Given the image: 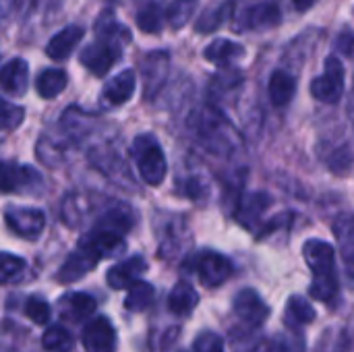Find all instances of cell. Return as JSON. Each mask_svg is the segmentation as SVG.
<instances>
[{
    "label": "cell",
    "instance_id": "cell-1",
    "mask_svg": "<svg viewBox=\"0 0 354 352\" xmlns=\"http://www.w3.org/2000/svg\"><path fill=\"white\" fill-rule=\"evenodd\" d=\"M303 255L313 272V284L309 288V295L322 303H334L340 293L334 247L326 241L311 239L303 245Z\"/></svg>",
    "mask_w": 354,
    "mask_h": 352
},
{
    "label": "cell",
    "instance_id": "cell-2",
    "mask_svg": "<svg viewBox=\"0 0 354 352\" xmlns=\"http://www.w3.org/2000/svg\"><path fill=\"white\" fill-rule=\"evenodd\" d=\"M193 129L203 145L212 149H230L236 145V133L224 114L212 106L197 110L193 116Z\"/></svg>",
    "mask_w": 354,
    "mask_h": 352
},
{
    "label": "cell",
    "instance_id": "cell-3",
    "mask_svg": "<svg viewBox=\"0 0 354 352\" xmlns=\"http://www.w3.org/2000/svg\"><path fill=\"white\" fill-rule=\"evenodd\" d=\"M131 156L139 168L141 178L149 187H158L164 183L166 172H168V164H166V156L162 151V145L158 143V139L153 135H139L133 141Z\"/></svg>",
    "mask_w": 354,
    "mask_h": 352
},
{
    "label": "cell",
    "instance_id": "cell-4",
    "mask_svg": "<svg viewBox=\"0 0 354 352\" xmlns=\"http://www.w3.org/2000/svg\"><path fill=\"white\" fill-rule=\"evenodd\" d=\"M44 189V176L33 168L12 160L0 162V193L37 195Z\"/></svg>",
    "mask_w": 354,
    "mask_h": 352
},
{
    "label": "cell",
    "instance_id": "cell-5",
    "mask_svg": "<svg viewBox=\"0 0 354 352\" xmlns=\"http://www.w3.org/2000/svg\"><path fill=\"white\" fill-rule=\"evenodd\" d=\"M311 93L324 104H338L344 93V66L340 58L328 56L324 75L315 77L311 83Z\"/></svg>",
    "mask_w": 354,
    "mask_h": 352
},
{
    "label": "cell",
    "instance_id": "cell-6",
    "mask_svg": "<svg viewBox=\"0 0 354 352\" xmlns=\"http://www.w3.org/2000/svg\"><path fill=\"white\" fill-rule=\"evenodd\" d=\"M193 270L197 272L199 280L203 286L207 288H216V286H222L224 282L230 280V276L234 274V268H232V261L220 253H214V251H203L195 257V263H193Z\"/></svg>",
    "mask_w": 354,
    "mask_h": 352
},
{
    "label": "cell",
    "instance_id": "cell-7",
    "mask_svg": "<svg viewBox=\"0 0 354 352\" xmlns=\"http://www.w3.org/2000/svg\"><path fill=\"white\" fill-rule=\"evenodd\" d=\"M4 222L8 226L10 232H15L17 237L23 239H37L46 226V214L41 210H33V207H8L4 212Z\"/></svg>",
    "mask_w": 354,
    "mask_h": 352
},
{
    "label": "cell",
    "instance_id": "cell-8",
    "mask_svg": "<svg viewBox=\"0 0 354 352\" xmlns=\"http://www.w3.org/2000/svg\"><path fill=\"white\" fill-rule=\"evenodd\" d=\"M234 313H236V319L255 330V328H261L268 317H270V307L266 305V301L251 288H245L241 290L236 297H234V305H232Z\"/></svg>",
    "mask_w": 354,
    "mask_h": 352
},
{
    "label": "cell",
    "instance_id": "cell-9",
    "mask_svg": "<svg viewBox=\"0 0 354 352\" xmlns=\"http://www.w3.org/2000/svg\"><path fill=\"white\" fill-rule=\"evenodd\" d=\"M170 73V56L164 50L149 52L141 62V77H143V93L145 100H151L162 85L166 83Z\"/></svg>",
    "mask_w": 354,
    "mask_h": 352
},
{
    "label": "cell",
    "instance_id": "cell-10",
    "mask_svg": "<svg viewBox=\"0 0 354 352\" xmlns=\"http://www.w3.org/2000/svg\"><path fill=\"white\" fill-rule=\"evenodd\" d=\"M282 23V12L280 6L272 0L259 2L249 6L241 17H239V31H268L274 29Z\"/></svg>",
    "mask_w": 354,
    "mask_h": 352
},
{
    "label": "cell",
    "instance_id": "cell-11",
    "mask_svg": "<svg viewBox=\"0 0 354 352\" xmlns=\"http://www.w3.org/2000/svg\"><path fill=\"white\" fill-rule=\"evenodd\" d=\"M122 56V52L102 39H95L93 44L85 46L79 54L81 64L93 73L95 77H106V73L116 64V60Z\"/></svg>",
    "mask_w": 354,
    "mask_h": 352
},
{
    "label": "cell",
    "instance_id": "cell-12",
    "mask_svg": "<svg viewBox=\"0 0 354 352\" xmlns=\"http://www.w3.org/2000/svg\"><path fill=\"white\" fill-rule=\"evenodd\" d=\"M85 352H114L116 351V330L106 315L89 319L83 330Z\"/></svg>",
    "mask_w": 354,
    "mask_h": 352
},
{
    "label": "cell",
    "instance_id": "cell-13",
    "mask_svg": "<svg viewBox=\"0 0 354 352\" xmlns=\"http://www.w3.org/2000/svg\"><path fill=\"white\" fill-rule=\"evenodd\" d=\"M102 259L87 247L79 241V247L66 257V261L62 263L60 272H58V282L62 284H71V282H77L81 280L85 274H89Z\"/></svg>",
    "mask_w": 354,
    "mask_h": 352
},
{
    "label": "cell",
    "instance_id": "cell-14",
    "mask_svg": "<svg viewBox=\"0 0 354 352\" xmlns=\"http://www.w3.org/2000/svg\"><path fill=\"white\" fill-rule=\"evenodd\" d=\"M93 31H95V39H102V41L110 44L114 48H118L120 52H124V48L131 41V31L114 17L112 10H104L95 19Z\"/></svg>",
    "mask_w": 354,
    "mask_h": 352
},
{
    "label": "cell",
    "instance_id": "cell-15",
    "mask_svg": "<svg viewBox=\"0 0 354 352\" xmlns=\"http://www.w3.org/2000/svg\"><path fill=\"white\" fill-rule=\"evenodd\" d=\"M97 309V303L93 297L85 295V293H68L64 297H60L58 301V313L64 322H73V324H81L85 319H89Z\"/></svg>",
    "mask_w": 354,
    "mask_h": 352
},
{
    "label": "cell",
    "instance_id": "cell-16",
    "mask_svg": "<svg viewBox=\"0 0 354 352\" xmlns=\"http://www.w3.org/2000/svg\"><path fill=\"white\" fill-rule=\"evenodd\" d=\"M147 272V261L141 255H133L120 263H116L114 268H110L106 280L114 290H129L141 274Z\"/></svg>",
    "mask_w": 354,
    "mask_h": 352
},
{
    "label": "cell",
    "instance_id": "cell-17",
    "mask_svg": "<svg viewBox=\"0 0 354 352\" xmlns=\"http://www.w3.org/2000/svg\"><path fill=\"white\" fill-rule=\"evenodd\" d=\"M135 89H137V77H135V71L127 68V71H120L116 77H112L104 89H102V100L108 104V106H122L127 104L133 95H135Z\"/></svg>",
    "mask_w": 354,
    "mask_h": 352
},
{
    "label": "cell",
    "instance_id": "cell-18",
    "mask_svg": "<svg viewBox=\"0 0 354 352\" xmlns=\"http://www.w3.org/2000/svg\"><path fill=\"white\" fill-rule=\"evenodd\" d=\"M29 83V64L23 58H12L0 68V89L8 95H23Z\"/></svg>",
    "mask_w": 354,
    "mask_h": 352
},
{
    "label": "cell",
    "instance_id": "cell-19",
    "mask_svg": "<svg viewBox=\"0 0 354 352\" xmlns=\"http://www.w3.org/2000/svg\"><path fill=\"white\" fill-rule=\"evenodd\" d=\"M272 205V197L268 193H247L239 199L236 207V220L245 228H255V224L261 220V216Z\"/></svg>",
    "mask_w": 354,
    "mask_h": 352
},
{
    "label": "cell",
    "instance_id": "cell-20",
    "mask_svg": "<svg viewBox=\"0 0 354 352\" xmlns=\"http://www.w3.org/2000/svg\"><path fill=\"white\" fill-rule=\"evenodd\" d=\"M85 35V29L79 27V25H68L64 27L62 31H58L46 46V54L52 58V60H66L73 50L77 48V44L83 39Z\"/></svg>",
    "mask_w": 354,
    "mask_h": 352
},
{
    "label": "cell",
    "instance_id": "cell-21",
    "mask_svg": "<svg viewBox=\"0 0 354 352\" xmlns=\"http://www.w3.org/2000/svg\"><path fill=\"white\" fill-rule=\"evenodd\" d=\"M135 19L143 33H160L168 21V4L164 0H145Z\"/></svg>",
    "mask_w": 354,
    "mask_h": 352
},
{
    "label": "cell",
    "instance_id": "cell-22",
    "mask_svg": "<svg viewBox=\"0 0 354 352\" xmlns=\"http://www.w3.org/2000/svg\"><path fill=\"white\" fill-rule=\"evenodd\" d=\"M268 93H270V100L274 106L282 108L286 104L292 102L295 93H297V79L288 73V71H274L272 77H270V83H268Z\"/></svg>",
    "mask_w": 354,
    "mask_h": 352
},
{
    "label": "cell",
    "instance_id": "cell-23",
    "mask_svg": "<svg viewBox=\"0 0 354 352\" xmlns=\"http://www.w3.org/2000/svg\"><path fill=\"white\" fill-rule=\"evenodd\" d=\"M203 56L209 62H214V64H218L222 68H228L234 60H239V58L245 56V48L241 44L232 41V39H214L203 50Z\"/></svg>",
    "mask_w": 354,
    "mask_h": 352
},
{
    "label": "cell",
    "instance_id": "cell-24",
    "mask_svg": "<svg viewBox=\"0 0 354 352\" xmlns=\"http://www.w3.org/2000/svg\"><path fill=\"white\" fill-rule=\"evenodd\" d=\"M234 6H236V0H224L220 4H216L214 8L205 10L195 23V31L197 33H212V31L220 29L224 23H228L232 19Z\"/></svg>",
    "mask_w": 354,
    "mask_h": 352
},
{
    "label": "cell",
    "instance_id": "cell-25",
    "mask_svg": "<svg viewBox=\"0 0 354 352\" xmlns=\"http://www.w3.org/2000/svg\"><path fill=\"white\" fill-rule=\"evenodd\" d=\"M68 85V77L62 68H44L35 79V91L44 100L60 95Z\"/></svg>",
    "mask_w": 354,
    "mask_h": 352
},
{
    "label": "cell",
    "instance_id": "cell-26",
    "mask_svg": "<svg viewBox=\"0 0 354 352\" xmlns=\"http://www.w3.org/2000/svg\"><path fill=\"white\" fill-rule=\"evenodd\" d=\"M197 305H199V295L189 282H178L168 297V309L178 317L193 313Z\"/></svg>",
    "mask_w": 354,
    "mask_h": 352
},
{
    "label": "cell",
    "instance_id": "cell-27",
    "mask_svg": "<svg viewBox=\"0 0 354 352\" xmlns=\"http://www.w3.org/2000/svg\"><path fill=\"white\" fill-rule=\"evenodd\" d=\"M315 319V309L313 305L303 299V297H292L286 303V311H284V324L290 330H301L303 326L311 324Z\"/></svg>",
    "mask_w": 354,
    "mask_h": 352
},
{
    "label": "cell",
    "instance_id": "cell-28",
    "mask_svg": "<svg viewBox=\"0 0 354 352\" xmlns=\"http://www.w3.org/2000/svg\"><path fill=\"white\" fill-rule=\"evenodd\" d=\"M334 232L338 239V251L342 253V259L346 263L348 276H353V253H354V224L353 218L346 214L342 218L336 220L334 224Z\"/></svg>",
    "mask_w": 354,
    "mask_h": 352
},
{
    "label": "cell",
    "instance_id": "cell-29",
    "mask_svg": "<svg viewBox=\"0 0 354 352\" xmlns=\"http://www.w3.org/2000/svg\"><path fill=\"white\" fill-rule=\"evenodd\" d=\"M153 299H156V288L149 282H145V280H137L129 288V293H127L124 307H127V311L141 313V311H145V309L151 307Z\"/></svg>",
    "mask_w": 354,
    "mask_h": 352
},
{
    "label": "cell",
    "instance_id": "cell-30",
    "mask_svg": "<svg viewBox=\"0 0 354 352\" xmlns=\"http://www.w3.org/2000/svg\"><path fill=\"white\" fill-rule=\"evenodd\" d=\"M41 346L50 352H71L75 346L73 334L62 326H52L41 336Z\"/></svg>",
    "mask_w": 354,
    "mask_h": 352
},
{
    "label": "cell",
    "instance_id": "cell-31",
    "mask_svg": "<svg viewBox=\"0 0 354 352\" xmlns=\"http://www.w3.org/2000/svg\"><path fill=\"white\" fill-rule=\"evenodd\" d=\"M241 81H243V75H241V71H236V68H222L220 73H216L214 75V79H212V85H209V91H212V95L216 98V95H222V93H226V91H230V89H234V87H239L241 85Z\"/></svg>",
    "mask_w": 354,
    "mask_h": 352
},
{
    "label": "cell",
    "instance_id": "cell-32",
    "mask_svg": "<svg viewBox=\"0 0 354 352\" xmlns=\"http://www.w3.org/2000/svg\"><path fill=\"white\" fill-rule=\"evenodd\" d=\"M25 272V261L10 253H0V284H10L19 280Z\"/></svg>",
    "mask_w": 354,
    "mask_h": 352
},
{
    "label": "cell",
    "instance_id": "cell-33",
    "mask_svg": "<svg viewBox=\"0 0 354 352\" xmlns=\"http://www.w3.org/2000/svg\"><path fill=\"white\" fill-rule=\"evenodd\" d=\"M25 118V110L17 104L6 102L0 98V131H12L17 129Z\"/></svg>",
    "mask_w": 354,
    "mask_h": 352
},
{
    "label": "cell",
    "instance_id": "cell-34",
    "mask_svg": "<svg viewBox=\"0 0 354 352\" xmlns=\"http://www.w3.org/2000/svg\"><path fill=\"white\" fill-rule=\"evenodd\" d=\"M50 313H52V309H50V305L44 299H39V297H29L27 299V303H25V315L35 326H44L50 319Z\"/></svg>",
    "mask_w": 354,
    "mask_h": 352
},
{
    "label": "cell",
    "instance_id": "cell-35",
    "mask_svg": "<svg viewBox=\"0 0 354 352\" xmlns=\"http://www.w3.org/2000/svg\"><path fill=\"white\" fill-rule=\"evenodd\" d=\"M195 352H224V340L216 332H201L195 342H193Z\"/></svg>",
    "mask_w": 354,
    "mask_h": 352
},
{
    "label": "cell",
    "instance_id": "cell-36",
    "mask_svg": "<svg viewBox=\"0 0 354 352\" xmlns=\"http://www.w3.org/2000/svg\"><path fill=\"white\" fill-rule=\"evenodd\" d=\"M191 10H193V2H183V0H178V2H174V4H170V6H168V21H170V25H172L174 29L183 27V25L189 21Z\"/></svg>",
    "mask_w": 354,
    "mask_h": 352
},
{
    "label": "cell",
    "instance_id": "cell-37",
    "mask_svg": "<svg viewBox=\"0 0 354 352\" xmlns=\"http://www.w3.org/2000/svg\"><path fill=\"white\" fill-rule=\"evenodd\" d=\"M178 338H180V328H170L164 334H158L153 338V352L174 351L176 344H178Z\"/></svg>",
    "mask_w": 354,
    "mask_h": 352
},
{
    "label": "cell",
    "instance_id": "cell-38",
    "mask_svg": "<svg viewBox=\"0 0 354 352\" xmlns=\"http://www.w3.org/2000/svg\"><path fill=\"white\" fill-rule=\"evenodd\" d=\"M301 351H303V344L292 346V344H290V340L278 338V340H272V342L266 346V351L263 352H301Z\"/></svg>",
    "mask_w": 354,
    "mask_h": 352
},
{
    "label": "cell",
    "instance_id": "cell-39",
    "mask_svg": "<svg viewBox=\"0 0 354 352\" xmlns=\"http://www.w3.org/2000/svg\"><path fill=\"white\" fill-rule=\"evenodd\" d=\"M336 46H338V50H342L346 56H351V54H353V33H351V31H344V33L338 37Z\"/></svg>",
    "mask_w": 354,
    "mask_h": 352
},
{
    "label": "cell",
    "instance_id": "cell-40",
    "mask_svg": "<svg viewBox=\"0 0 354 352\" xmlns=\"http://www.w3.org/2000/svg\"><path fill=\"white\" fill-rule=\"evenodd\" d=\"M295 2V6H297V10H301V12H305V10H309L317 0H292Z\"/></svg>",
    "mask_w": 354,
    "mask_h": 352
},
{
    "label": "cell",
    "instance_id": "cell-41",
    "mask_svg": "<svg viewBox=\"0 0 354 352\" xmlns=\"http://www.w3.org/2000/svg\"><path fill=\"white\" fill-rule=\"evenodd\" d=\"M183 2H195V0H183Z\"/></svg>",
    "mask_w": 354,
    "mask_h": 352
}]
</instances>
